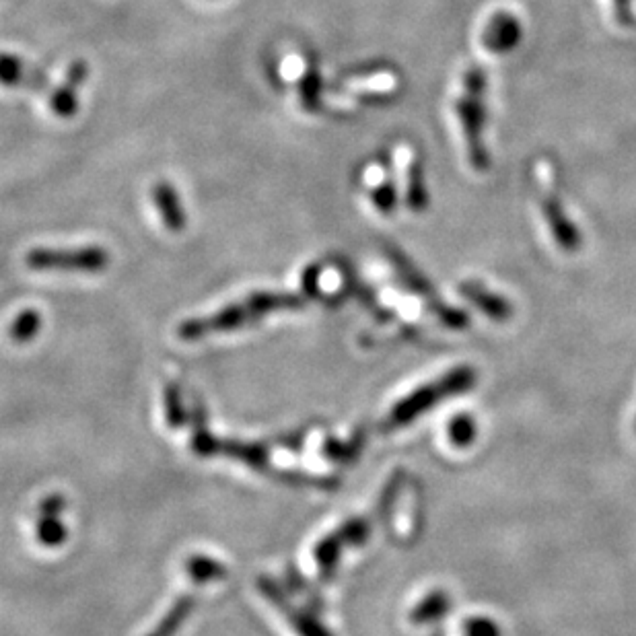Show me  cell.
<instances>
[{
  "label": "cell",
  "mask_w": 636,
  "mask_h": 636,
  "mask_svg": "<svg viewBox=\"0 0 636 636\" xmlns=\"http://www.w3.org/2000/svg\"><path fill=\"white\" fill-rule=\"evenodd\" d=\"M258 585H260V591L270 599V602L276 604V608H280L282 612H285V616L291 620V624L299 632V636H332V632L326 626H322L320 622H317L311 614L293 608L287 602V597L282 595V591L272 581L260 579Z\"/></svg>",
  "instance_id": "obj_9"
},
{
  "label": "cell",
  "mask_w": 636,
  "mask_h": 636,
  "mask_svg": "<svg viewBox=\"0 0 636 636\" xmlns=\"http://www.w3.org/2000/svg\"><path fill=\"white\" fill-rule=\"evenodd\" d=\"M544 215H546V221H548V225H550V229H552V233H554L562 250L564 252H577L581 247L579 231L571 225V221L567 217H564L560 202L548 200L544 204Z\"/></svg>",
  "instance_id": "obj_12"
},
{
  "label": "cell",
  "mask_w": 636,
  "mask_h": 636,
  "mask_svg": "<svg viewBox=\"0 0 636 636\" xmlns=\"http://www.w3.org/2000/svg\"><path fill=\"white\" fill-rule=\"evenodd\" d=\"M153 200L165 227L171 233H182L188 225V215H186L180 192L175 190L169 182L161 180L153 186Z\"/></svg>",
  "instance_id": "obj_10"
},
{
  "label": "cell",
  "mask_w": 636,
  "mask_h": 636,
  "mask_svg": "<svg viewBox=\"0 0 636 636\" xmlns=\"http://www.w3.org/2000/svg\"><path fill=\"white\" fill-rule=\"evenodd\" d=\"M482 91H484V75L480 68H472L466 75V93L457 101V116L462 118L466 140L470 147V157L474 167L486 165V155L480 143V130L484 122V105H482Z\"/></svg>",
  "instance_id": "obj_4"
},
{
  "label": "cell",
  "mask_w": 636,
  "mask_h": 636,
  "mask_svg": "<svg viewBox=\"0 0 636 636\" xmlns=\"http://www.w3.org/2000/svg\"><path fill=\"white\" fill-rule=\"evenodd\" d=\"M165 418L171 429H180L186 424L188 414L182 404V392L178 385H169L165 390Z\"/></svg>",
  "instance_id": "obj_20"
},
{
  "label": "cell",
  "mask_w": 636,
  "mask_h": 636,
  "mask_svg": "<svg viewBox=\"0 0 636 636\" xmlns=\"http://www.w3.org/2000/svg\"><path fill=\"white\" fill-rule=\"evenodd\" d=\"M299 93H301V101L305 105V110L313 112L320 108V93H322V79L320 73H317L315 66H309L305 70V75L299 83Z\"/></svg>",
  "instance_id": "obj_18"
},
{
  "label": "cell",
  "mask_w": 636,
  "mask_h": 636,
  "mask_svg": "<svg viewBox=\"0 0 636 636\" xmlns=\"http://www.w3.org/2000/svg\"><path fill=\"white\" fill-rule=\"evenodd\" d=\"M25 264L31 270H66V272H101L110 266V254L99 245L70 247V250H54V247H35Z\"/></svg>",
  "instance_id": "obj_3"
},
{
  "label": "cell",
  "mask_w": 636,
  "mask_h": 636,
  "mask_svg": "<svg viewBox=\"0 0 636 636\" xmlns=\"http://www.w3.org/2000/svg\"><path fill=\"white\" fill-rule=\"evenodd\" d=\"M449 608V595L445 591H433L424 599H420V604L410 614V620L414 624H431L441 620L449 612Z\"/></svg>",
  "instance_id": "obj_14"
},
{
  "label": "cell",
  "mask_w": 636,
  "mask_h": 636,
  "mask_svg": "<svg viewBox=\"0 0 636 636\" xmlns=\"http://www.w3.org/2000/svg\"><path fill=\"white\" fill-rule=\"evenodd\" d=\"M371 200L383 212V215H390L396 206V188L390 182H385L371 192Z\"/></svg>",
  "instance_id": "obj_23"
},
{
  "label": "cell",
  "mask_w": 636,
  "mask_h": 636,
  "mask_svg": "<svg viewBox=\"0 0 636 636\" xmlns=\"http://www.w3.org/2000/svg\"><path fill=\"white\" fill-rule=\"evenodd\" d=\"M317 285H320V266L313 264L303 272V289L307 295H315Z\"/></svg>",
  "instance_id": "obj_25"
},
{
  "label": "cell",
  "mask_w": 636,
  "mask_h": 636,
  "mask_svg": "<svg viewBox=\"0 0 636 636\" xmlns=\"http://www.w3.org/2000/svg\"><path fill=\"white\" fill-rule=\"evenodd\" d=\"M38 540L44 546H60L66 540V527L60 523L58 517L52 515H42L38 523Z\"/></svg>",
  "instance_id": "obj_21"
},
{
  "label": "cell",
  "mask_w": 636,
  "mask_h": 636,
  "mask_svg": "<svg viewBox=\"0 0 636 636\" xmlns=\"http://www.w3.org/2000/svg\"><path fill=\"white\" fill-rule=\"evenodd\" d=\"M0 83L7 87H23L44 91L50 87L48 75H44L40 68L25 64L19 56L0 54Z\"/></svg>",
  "instance_id": "obj_8"
},
{
  "label": "cell",
  "mask_w": 636,
  "mask_h": 636,
  "mask_svg": "<svg viewBox=\"0 0 636 636\" xmlns=\"http://www.w3.org/2000/svg\"><path fill=\"white\" fill-rule=\"evenodd\" d=\"M462 295L472 303L476 305L484 315L492 317V320H507V317L511 315V305L499 297L490 293L488 289H484L482 285H478V282H466V285H462Z\"/></svg>",
  "instance_id": "obj_13"
},
{
  "label": "cell",
  "mask_w": 636,
  "mask_h": 636,
  "mask_svg": "<svg viewBox=\"0 0 636 636\" xmlns=\"http://www.w3.org/2000/svg\"><path fill=\"white\" fill-rule=\"evenodd\" d=\"M361 447H363V435L357 439H352L350 443H340V441L330 439L324 445V453L328 459H334V462H352V459L359 455Z\"/></svg>",
  "instance_id": "obj_22"
},
{
  "label": "cell",
  "mask_w": 636,
  "mask_h": 636,
  "mask_svg": "<svg viewBox=\"0 0 636 636\" xmlns=\"http://www.w3.org/2000/svg\"><path fill=\"white\" fill-rule=\"evenodd\" d=\"M196 424L198 427L194 429V437H192V449L202 455H229L233 459H239V462L247 464L250 468L262 470L268 466V451L262 443H239V441H219L217 437H212L202 420V410H196Z\"/></svg>",
  "instance_id": "obj_5"
},
{
  "label": "cell",
  "mask_w": 636,
  "mask_h": 636,
  "mask_svg": "<svg viewBox=\"0 0 636 636\" xmlns=\"http://www.w3.org/2000/svg\"><path fill=\"white\" fill-rule=\"evenodd\" d=\"M476 383V373L470 367H457L449 371L447 375L439 377L437 381L422 385L410 396H406L402 402H398L392 410V414L387 416L383 422V431H392L406 427L408 422L416 420L420 414L433 410L435 404L449 400L453 396H462L468 390H472Z\"/></svg>",
  "instance_id": "obj_2"
},
{
  "label": "cell",
  "mask_w": 636,
  "mask_h": 636,
  "mask_svg": "<svg viewBox=\"0 0 636 636\" xmlns=\"http://www.w3.org/2000/svg\"><path fill=\"white\" fill-rule=\"evenodd\" d=\"M447 433H449V439L455 447H468L474 443L478 429H476V422L468 414H459V416L451 418Z\"/></svg>",
  "instance_id": "obj_19"
},
{
  "label": "cell",
  "mask_w": 636,
  "mask_h": 636,
  "mask_svg": "<svg viewBox=\"0 0 636 636\" xmlns=\"http://www.w3.org/2000/svg\"><path fill=\"white\" fill-rule=\"evenodd\" d=\"M464 632L466 636H501V628L497 626V622L482 616L470 618L464 626Z\"/></svg>",
  "instance_id": "obj_24"
},
{
  "label": "cell",
  "mask_w": 636,
  "mask_h": 636,
  "mask_svg": "<svg viewBox=\"0 0 636 636\" xmlns=\"http://www.w3.org/2000/svg\"><path fill=\"white\" fill-rule=\"evenodd\" d=\"M64 505L66 501L60 497V494H52V497H48L44 503H42V515H52V517H58L62 511H64Z\"/></svg>",
  "instance_id": "obj_26"
},
{
  "label": "cell",
  "mask_w": 636,
  "mask_h": 636,
  "mask_svg": "<svg viewBox=\"0 0 636 636\" xmlns=\"http://www.w3.org/2000/svg\"><path fill=\"white\" fill-rule=\"evenodd\" d=\"M89 77V66L85 60H75L68 66L64 81L50 93L52 112L58 118H73L79 112V89Z\"/></svg>",
  "instance_id": "obj_7"
},
{
  "label": "cell",
  "mask_w": 636,
  "mask_h": 636,
  "mask_svg": "<svg viewBox=\"0 0 636 636\" xmlns=\"http://www.w3.org/2000/svg\"><path fill=\"white\" fill-rule=\"evenodd\" d=\"M369 534H371L369 519H350L348 523L338 527L332 536L324 538L320 544H317L313 550V556H315V562L320 564L322 575L324 577L332 575L342 550L365 544Z\"/></svg>",
  "instance_id": "obj_6"
},
{
  "label": "cell",
  "mask_w": 636,
  "mask_h": 636,
  "mask_svg": "<svg viewBox=\"0 0 636 636\" xmlns=\"http://www.w3.org/2000/svg\"><path fill=\"white\" fill-rule=\"evenodd\" d=\"M519 38H521L519 23L511 15L501 13L494 19H490L488 29L484 33V44L492 52H507L515 48Z\"/></svg>",
  "instance_id": "obj_11"
},
{
  "label": "cell",
  "mask_w": 636,
  "mask_h": 636,
  "mask_svg": "<svg viewBox=\"0 0 636 636\" xmlns=\"http://www.w3.org/2000/svg\"><path fill=\"white\" fill-rule=\"evenodd\" d=\"M186 571H188L190 579L196 585H204V583H210V581H221V579L227 577V569L223 567L219 560L202 556V554L192 556L186 562Z\"/></svg>",
  "instance_id": "obj_16"
},
{
  "label": "cell",
  "mask_w": 636,
  "mask_h": 636,
  "mask_svg": "<svg viewBox=\"0 0 636 636\" xmlns=\"http://www.w3.org/2000/svg\"><path fill=\"white\" fill-rule=\"evenodd\" d=\"M192 610H194V597L184 595L182 599H178V602L171 606V610L165 614V618L147 636H175V632L184 626V622L192 614Z\"/></svg>",
  "instance_id": "obj_15"
},
{
  "label": "cell",
  "mask_w": 636,
  "mask_h": 636,
  "mask_svg": "<svg viewBox=\"0 0 636 636\" xmlns=\"http://www.w3.org/2000/svg\"><path fill=\"white\" fill-rule=\"evenodd\" d=\"M303 297L295 293H254L229 307H223L215 315L198 317V320H188L180 326L178 334L184 340H198L210 334L231 332L252 324L260 317L274 313V311H293L303 307Z\"/></svg>",
  "instance_id": "obj_1"
},
{
  "label": "cell",
  "mask_w": 636,
  "mask_h": 636,
  "mask_svg": "<svg viewBox=\"0 0 636 636\" xmlns=\"http://www.w3.org/2000/svg\"><path fill=\"white\" fill-rule=\"evenodd\" d=\"M40 328H42V315L35 309H25L13 320V324L9 328V336L17 344H25L38 336Z\"/></svg>",
  "instance_id": "obj_17"
}]
</instances>
